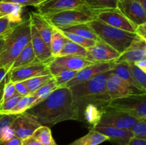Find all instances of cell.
<instances>
[{"instance_id":"cell-1","label":"cell","mask_w":146,"mask_h":145,"mask_svg":"<svg viewBox=\"0 0 146 145\" xmlns=\"http://www.w3.org/2000/svg\"><path fill=\"white\" fill-rule=\"evenodd\" d=\"M26 112L32 115L41 125L52 127L66 120H78L74 100L69 88L61 87L31 107Z\"/></svg>"},{"instance_id":"cell-2","label":"cell","mask_w":146,"mask_h":145,"mask_svg":"<svg viewBox=\"0 0 146 145\" xmlns=\"http://www.w3.org/2000/svg\"><path fill=\"white\" fill-rule=\"evenodd\" d=\"M112 72V70L106 71L88 80L70 87L78 112V121L80 112L86 104L95 103L108 107L111 99L107 92L106 84L107 80Z\"/></svg>"},{"instance_id":"cell-3","label":"cell","mask_w":146,"mask_h":145,"mask_svg":"<svg viewBox=\"0 0 146 145\" xmlns=\"http://www.w3.org/2000/svg\"><path fill=\"white\" fill-rule=\"evenodd\" d=\"M30 41L31 21L29 17L11 27L7 34L4 49L0 54V67L9 72L17 57Z\"/></svg>"},{"instance_id":"cell-4","label":"cell","mask_w":146,"mask_h":145,"mask_svg":"<svg viewBox=\"0 0 146 145\" xmlns=\"http://www.w3.org/2000/svg\"><path fill=\"white\" fill-rule=\"evenodd\" d=\"M88 24L100 40L111 45L120 53H123L138 36L135 33L115 28L96 18Z\"/></svg>"},{"instance_id":"cell-5","label":"cell","mask_w":146,"mask_h":145,"mask_svg":"<svg viewBox=\"0 0 146 145\" xmlns=\"http://www.w3.org/2000/svg\"><path fill=\"white\" fill-rule=\"evenodd\" d=\"M43 16L53 27L58 29L80 24H88L96 18L94 13L86 6Z\"/></svg>"},{"instance_id":"cell-6","label":"cell","mask_w":146,"mask_h":145,"mask_svg":"<svg viewBox=\"0 0 146 145\" xmlns=\"http://www.w3.org/2000/svg\"><path fill=\"white\" fill-rule=\"evenodd\" d=\"M108 107L127 112L137 119L146 117V94L132 95L111 100Z\"/></svg>"},{"instance_id":"cell-7","label":"cell","mask_w":146,"mask_h":145,"mask_svg":"<svg viewBox=\"0 0 146 145\" xmlns=\"http://www.w3.org/2000/svg\"><path fill=\"white\" fill-rule=\"evenodd\" d=\"M138 119L127 112L107 107L104 111L100 122L97 125L110 126L131 130Z\"/></svg>"},{"instance_id":"cell-8","label":"cell","mask_w":146,"mask_h":145,"mask_svg":"<svg viewBox=\"0 0 146 145\" xmlns=\"http://www.w3.org/2000/svg\"><path fill=\"white\" fill-rule=\"evenodd\" d=\"M96 18L108 25L131 33H135L136 26L117 9L95 11Z\"/></svg>"},{"instance_id":"cell-9","label":"cell","mask_w":146,"mask_h":145,"mask_svg":"<svg viewBox=\"0 0 146 145\" xmlns=\"http://www.w3.org/2000/svg\"><path fill=\"white\" fill-rule=\"evenodd\" d=\"M86 58L74 55L54 57L48 63L50 73L54 76L64 71H80L87 65L92 64Z\"/></svg>"},{"instance_id":"cell-10","label":"cell","mask_w":146,"mask_h":145,"mask_svg":"<svg viewBox=\"0 0 146 145\" xmlns=\"http://www.w3.org/2000/svg\"><path fill=\"white\" fill-rule=\"evenodd\" d=\"M50 74L48 63L37 61L25 66L11 70L9 72L8 77L10 81L16 82L27 80L34 77Z\"/></svg>"},{"instance_id":"cell-11","label":"cell","mask_w":146,"mask_h":145,"mask_svg":"<svg viewBox=\"0 0 146 145\" xmlns=\"http://www.w3.org/2000/svg\"><path fill=\"white\" fill-rule=\"evenodd\" d=\"M121 54L111 45L98 39L95 45L87 48L86 58L93 63L113 62L119 58Z\"/></svg>"},{"instance_id":"cell-12","label":"cell","mask_w":146,"mask_h":145,"mask_svg":"<svg viewBox=\"0 0 146 145\" xmlns=\"http://www.w3.org/2000/svg\"><path fill=\"white\" fill-rule=\"evenodd\" d=\"M41 126L38 120L27 112L17 115L11 125L15 136L21 140L32 136L34 132Z\"/></svg>"},{"instance_id":"cell-13","label":"cell","mask_w":146,"mask_h":145,"mask_svg":"<svg viewBox=\"0 0 146 145\" xmlns=\"http://www.w3.org/2000/svg\"><path fill=\"white\" fill-rule=\"evenodd\" d=\"M107 92L110 99L123 98L132 95L143 94L134 88L126 81L123 80L114 73L111 74L107 80Z\"/></svg>"},{"instance_id":"cell-14","label":"cell","mask_w":146,"mask_h":145,"mask_svg":"<svg viewBox=\"0 0 146 145\" xmlns=\"http://www.w3.org/2000/svg\"><path fill=\"white\" fill-rule=\"evenodd\" d=\"M113 64L114 61L113 62L96 63H92L89 65H87L85 68L78 71L76 76L68 83L66 84L64 87L70 88L73 85L88 80L99 74L111 71L113 69Z\"/></svg>"},{"instance_id":"cell-15","label":"cell","mask_w":146,"mask_h":145,"mask_svg":"<svg viewBox=\"0 0 146 145\" xmlns=\"http://www.w3.org/2000/svg\"><path fill=\"white\" fill-rule=\"evenodd\" d=\"M142 60H146V41L138 36L131 45L114 62L130 65Z\"/></svg>"},{"instance_id":"cell-16","label":"cell","mask_w":146,"mask_h":145,"mask_svg":"<svg viewBox=\"0 0 146 145\" xmlns=\"http://www.w3.org/2000/svg\"><path fill=\"white\" fill-rule=\"evenodd\" d=\"M85 6V0H46L36 8L42 15L61 12Z\"/></svg>"},{"instance_id":"cell-17","label":"cell","mask_w":146,"mask_h":145,"mask_svg":"<svg viewBox=\"0 0 146 145\" xmlns=\"http://www.w3.org/2000/svg\"><path fill=\"white\" fill-rule=\"evenodd\" d=\"M118 9L136 26L146 21V11L139 0L118 2Z\"/></svg>"},{"instance_id":"cell-18","label":"cell","mask_w":146,"mask_h":145,"mask_svg":"<svg viewBox=\"0 0 146 145\" xmlns=\"http://www.w3.org/2000/svg\"><path fill=\"white\" fill-rule=\"evenodd\" d=\"M90 129H94L108 137L113 145H128L133 134L131 130L104 125H96Z\"/></svg>"},{"instance_id":"cell-19","label":"cell","mask_w":146,"mask_h":145,"mask_svg":"<svg viewBox=\"0 0 146 145\" xmlns=\"http://www.w3.org/2000/svg\"><path fill=\"white\" fill-rule=\"evenodd\" d=\"M31 44L38 62L49 63L54 58L49 45H47L35 27L31 24Z\"/></svg>"},{"instance_id":"cell-20","label":"cell","mask_w":146,"mask_h":145,"mask_svg":"<svg viewBox=\"0 0 146 145\" xmlns=\"http://www.w3.org/2000/svg\"><path fill=\"white\" fill-rule=\"evenodd\" d=\"M106 107L95 103L86 104L80 112L79 121L85 122L89 126V129H91L98 125L104 109Z\"/></svg>"},{"instance_id":"cell-21","label":"cell","mask_w":146,"mask_h":145,"mask_svg":"<svg viewBox=\"0 0 146 145\" xmlns=\"http://www.w3.org/2000/svg\"><path fill=\"white\" fill-rule=\"evenodd\" d=\"M29 17L30 18L31 25L35 27L44 42L50 46L54 27L48 23V21L46 19L42 14L38 12L31 11Z\"/></svg>"},{"instance_id":"cell-22","label":"cell","mask_w":146,"mask_h":145,"mask_svg":"<svg viewBox=\"0 0 146 145\" xmlns=\"http://www.w3.org/2000/svg\"><path fill=\"white\" fill-rule=\"evenodd\" d=\"M23 7L17 4L0 1V18L8 17L13 24H17L23 20L21 17Z\"/></svg>"},{"instance_id":"cell-23","label":"cell","mask_w":146,"mask_h":145,"mask_svg":"<svg viewBox=\"0 0 146 145\" xmlns=\"http://www.w3.org/2000/svg\"><path fill=\"white\" fill-rule=\"evenodd\" d=\"M112 71L113 73L118 75L119 78H121V79H123V80L126 81L128 83H129L130 85H132L134 88L138 90V91L141 92L142 93L146 94L145 91L138 85V84L137 83L136 81L134 80L132 74H131V71H130L129 65H128V64L118 63L114 62Z\"/></svg>"},{"instance_id":"cell-24","label":"cell","mask_w":146,"mask_h":145,"mask_svg":"<svg viewBox=\"0 0 146 145\" xmlns=\"http://www.w3.org/2000/svg\"><path fill=\"white\" fill-rule=\"evenodd\" d=\"M36 58L35 53L33 50L32 45H31V41L26 45L21 52L19 54L18 56L15 59L11 65V70L15 69V68H20V67L25 66V65H29L34 62H37ZM10 70V71H11Z\"/></svg>"},{"instance_id":"cell-25","label":"cell","mask_w":146,"mask_h":145,"mask_svg":"<svg viewBox=\"0 0 146 145\" xmlns=\"http://www.w3.org/2000/svg\"><path fill=\"white\" fill-rule=\"evenodd\" d=\"M108 137L106 135L94 129H90L86 134L68 145H99L108 141Z\"/></svg>"},{"instance_id":"cell-26","label":"cell","mask_w":146,"mask_h":145,"mask_svg":"<svg viewBox=\"0 0 146 145\" xmlns=\"http://www.w3.org/2000/svg\"><path fill=\"white\" fill-rule=\"evenodd\" d=\"M67 40L68 38L62 34L61 30L54 27L51 43H50V48L54 58L59 55Z\"/></svg>"},{"instance_id":"cell-27","label":"cell","mask_w":146,"mask_h":145,"mask_svg":"<svg viewBox=\"0 0 146 145\" xmlns=\"http://www.w3.org/2000/svg\"><path fill=\"white\" fill-rule=\"evenodd\" d=\"M59 30L62 31H65V32L73 33V34L94 40V41H98L99 39L88 24H77V25L71 26Z\"/></svg>"},{"instance_id":"cell-28","label":"cell","mask_w":146,"mask_h":145,"mask_svg":"<svg viewBox=\"0 0 146 145\" xmlns=\"http://www.w3.org/2000/svg\"><path fill=\"white\" fill-rule=\"evenodd\" d=\"M118 0H85V6L95 11L118 8Z\"/></svg>"},{"instance_id":"cell-29","label":"cell","mask_w":146,"mask_h":145,"mask_svg":"<svg viewBox=\"0 0 146 145\" xmlns=\"http://www.w3.org/2000/svg\"><path fill=\"white\" fill-rule=\"evenodd\" d=\"M38 97L32 95L21 97L14 108L11 109L9 115H20L27 112L29 108L34 106L36 102Z\"/></svg>"},{"instance_id":"cell-30","label":"cell","mask_w":146,"mask_h":145,"mask_svg":"<svg viewBox=\"0 0 146 145\" xmlns=\"http://www.w3.org/2000/svg\"><path fill=\"white\" fill-rule=\"evenodd\" d=\"M87 54V49L76 43L72 42L70 40H67L61 50L58 56L63 55H74L86 58Z\"/></svg>"},{"instance_id":"cell-31","label":"cell","mask_w":146,"mask_h":145,"mask_svg":"<svg viewBox=\"0 0 146 145\" xmlns=\"http://www.w3.org/2000/svg\"><path fill=\"white\" fill-rule=\"evenodd\" d=\"M32 136L38 139L43 145H56L51 129L48 126L41 125L34 132Z\"/></svg>"},{"instance_id":"cell-32","label":"cell","mask_w":146,"mask_h":145,"mask_svg":"<svg viewBox=\"0 0 146 145\" xmlns=\"http://www.w3.org/2000/svg\"><path fill=\"white\" fill-rule=\"evenodd\" d=\"M56 88H58V86H57V84L54 78L52 77L49 80L47 81L44 85H43L41 88H38L36 92L31 94V95H34V96L38 97V99H37L35 105H36L37 103H38V102H40L41 101H42L43 100L45 99L46 97H48V95H49L53 91L55 90Z\"/></svg>"},{"instance_id":"cell-33","label":"cell","mask_w":146,"mask_h":145,"mask_svg":"<svg viewBox=\"0 0 146 145\" xmlns=\"http://www.w3.org/2000/svg\"><path fill=\"white\" fill-rule=\"evenodd\" d=\"M52 77L53 75H51V74L50 75H41V76H36L34 77V78H30V79L24 80L23 82L25 84L26 86L27 87L30 92V95H31V94L36 92L43 85H44L47 81L49 80Z\"/></svg>"},{"instance_id":"cell-34","label":"cell","mask_w":146,"mask_h":145,"mask_svg":"<svg viewBox=\"0 0 146 145\" xmlns=\"http://www.w3.org/2000/svg\"><path fill=\"white\" fill-rule=\"evenodd\" d=\"M62 34L68 38V40L71 41L72 42L76 43V44H78V45H81V46L84 47L85 48H88L92 47L93 45H94L96 43V41H94V40L89 39V38H84V37L80 36L77 35V34H73V33H68V32H65V31H62Z\"/></svg>"},{"instance_id":"cell-35","label":"cell","mask_w":146,"mask_h":145,"mask_svg":"<svg viewBox=\"0 0 146 145\" xmlns=\"http://www.w3.org/2000/svg\"><path fill=\"white\" fill-rule=\"evenodd\" d=\"M77 71H64L54 75L58 88L64 87L66 84L71 81L77 74Z\"/></svg>"},{"instance_id":"cell-36","label":"cell","mask_w":146,"mask_h":145,"mask_svg":"<svg viewBox=\"0 0 146 145\" xmlns=\"http://www.w3.org/2000/svg\"><path fill=\"white\" fill-rule=\"evenodd\" d=\"M129 68L134 80L140 87L146 92V74L141 71L134 64H130Z\"/></svg>"},{"instance_id":"cell-37","label":"cell","mask_w":146,"mask_h":145,"mask_svg":"<svg viewBox=\"0 0 146 145\" xmlns=\"http://www.w3.org/2000/svg\"><path fill=\"white\" fill-rule=\"evenodd\" d=\"M21 98V96L17 94L6 100L2 101L0 103V115H9L11 109L15 107Z\"/></svg>"},{"instance_id":"cell-38","label":"cell","mask_w":146,"mask_h":145,"mask_svg":"<svg viewBox=\"0 0 146 145\" xmlns=\"http://www.w3.org/2000/svg\"><path fill=\"white\" fill-rule=\"evenodd\" d=\"M131 130L135 137L146 140V119H138Z\"/></svg>"},{"instance_id":"cell-39","label":"cell","mask_w":146,"mask_h":145,"mask_svg":"<svg viewBox=\"0 0 146 145\" xmlns=\"http://www.w3.org/2000/svg\"><path fill=\"white\" fill-rule=\"evenodd\" d=\"M18 115H0V143L3 132L11 125V123L17 118Z\"/></svg>"},{"instance_id":"cell-40","label":"cell","mask_w":146,"mask_h":145,"mask_svg":"<svg viewBox=\"0 0 146 145\" xmlns=\"http://www.w3.org/2000/svg\"><path fill=\"white\" fill-rule=\"evenodd\" d=\"M17 90L15 88V84L14 82H11L9 80H7L4 85V95H3V101L17 95Z\"/></svg>"},{"instance_id":"cell-41","label":"cell","mask_w":146,"mask_h":145,"mask_svg":"<svg viewBox=\"0 0 146 145\" xmlns=\"http://www.w3.org/2000/svg\"><path fill=\"white\" fill-rule=\"evenodd\" d=\"M15 24L11 22L8 17H1L0 18V37L3 36L9 32L11 27Z\"/></svg>"},{"instance_id":"cell-42","label":"cell","mask_w":146,"mask_h":145,"mask_svg":"<svg viewBox=\"0 0 146 145\" xmlns=\"http://www.w3.org/2000/svg\"><path fill=\"white\" fill-rule=\"evenodd\" d=\"M45 1L46 0H3L2 1L14 3V4L21 5L23 7H27V6H33V7H36L37 6Z\"/></svg>"},{"instance_id":"cell-43","label":"cell","mask_w":146,"mask_h":145,"mask_svg":"<svg viewBox=\"0 0 146 145\" xmlns=\"http://www.w3.org/2000/svg\"><path fill=\"white\" fill-rule=\"evenodd\" d=\"M15 84V88L17 90V92L20 96L24 97L27 96V95H30V92L29 91L28 88L26 86L25 84L24 83L23 81H20V82H14Z\"/></svg>"},{"instance_id":"cell-44","label":"cell","mask_w":146,"mask_h":145,"mask_svg":"<svg viewBox=\"0 0 146 145\" xmlns=\"http://www.w3.org/2000/svg\"><path fill=\"white\" fill-rule=\"evenodd\" d=\"M14 137H15L14 132V130H13L12 128H11V127L10 126L9 127H7V129L4 130V132H3V134L1 139V143L8 142V141L11 140V139H13Z\"/></svg>"},{"instance_id":"cell-45","label":"cell","mask_w":146,"mask_h":145,"mask_svg":"<svg viewBox=\"0 0 146 145\" xmlns=\"http://www.w3.org/2000/svg\"><path fill=\"white\" fill-rule=\"evenodd\" d=\"M135 34L146 41V21L136 27Z\"/></svg>"},{"instance_id":"cell-46","label":"cell","mask_w":146,"mask_h":145,"mask_svg":"<svg viewBox=\"0 0 146 145\" xmlns=\"http://www.w3.org/2000/svg\"><path fill=\"white\" fill-rule=\"evenodd\" d=\"M21 145H43L38 139L33 136H29L21 141Z\"/></svg>"},{"instance_id":"cell-47","label":"cell","mask_w":146,"mask_h":145,"mask_svg":"<svg viewBox=\"0 0 146 145\" xmlns=\"http://www.w3.org/2000/svg\"><path fill=\"white\" fill-rule=\"evenodd\" d=\"M128 145H146V140L133 136L130 140Z\"/></svg>"},{"instance_id":"cell-48","label":"cell","mask_w":146,"mask_h":145,"mask_svg":"<svg viewBox=\"0 0 146 145\" xmlns=\"http://www.w3.org/2000/svg\"><path fill=\"white\" fill-rule=\"evenodd\" d=\"M21 139L15 136L8 142H2L0 145H21Z\"/></svg>"},{"instance_id":"cell-49","label":"cell","mask_w":146,"mask_h":145,"mask_svg":"<svg viewBox=\"0 0 146 145\" xmlns=\"http://www.w3.org/2000/svg\"><path fill=\"white\" fill-rule=\"evenodd\" d=\"M134 65L138 67L141 71L145 72L146 74V60H142V61H137L134 63Z\"/></svg>"},{"instance_id":"cell-50","label":"cell","mask_w":146,"mask_h":145,"mask_svg":"<svg viewBox=\"0 0 146 145\" xmlns=\"http://www.w3.org/2000/svg\"><path fill=\"white\" fill-rule=\"evenodd\" d=\"M9 80L8 75H7L5 78L1 82H0V103L3 101V95H4V85H5L6 82H7V80Z\"/></svg>"},{"instance_id":"cell-51","label":"cell","mask_w":146,"mask_h":145,"mask_svg":"<svg viewBox=\"0 0 146 145\" xmlns=\"http://www.w3.org/2000/svg\"><path fill=\"white\" fill-rule=\"evenodd\" d=\"M8 73H9V71H7L6 68L0 67V82H1V81H2L6 77H7V75H8Z\"/></svg>"},{"instance_id":"cell-52","label":"cell","mask_w":146,"mask_h":145,"mask_svg":"<svg viewBox=\"0 0 146 145\" xmlns=\"http://www.w3.org/2000/svg\"><path fill=\"white\" fill-rule=\"evenodd\" d=\"M6 36H7V34H5L3 36L0 37V54L1 53V52L3 51V49H4V44H5L6 41Z\"/></svg>"},{"instance_id":"cell-53","label":"cell","mask_w":146,"mask_h":145,"mask_svg":"<svg viewBox=\"0 0 146 145\" xmlns=\"http://www.w3.org/2000/svg\"><path fill=\"white\" fill-rule=\"evenodd\" d=\"M139 1L141 2V4H142V6L143 7L144 9L146 11V0H139Z\"/></svg>"},{"instance_id":"cell-54","label":"cell","mask_w":146,"mask_h":145,"mask_svg":"<svg viewBox=\"0 0 146 145\" xmlns=\"http://www.w3.org/2000/svg\"><path fill=\"white\" fill-rule=\"evenodd\" d=\"M128 1V0H118V2H122V1Z\"/></svg>"},{"instance_id":"cell-55","label":"cell","mask_w":146,"mask_h":145,"mask_svg":"<svg viewBox=\"0 0 146 145\" xmlns=\"http://www.w3.org/2000/svg\"><path fill=\"white\" fill-rule=\"evenodd\" d=\"M3 1V0H0V1Z\"/></svg>"},{"instance_id":"cell-56","label":"cell","mask_w":146,"mask_h":145,"mask_svg":"<svg viewBox=\"0 0 146 145\" xmlns=\"http://www.w3.org/2000/svg\"><path fill=\"white\" fill-rule=\"evenodd\" d=\"M145 119H146V117H145Z\"/></svg>"}]
</instances>
